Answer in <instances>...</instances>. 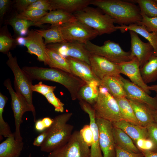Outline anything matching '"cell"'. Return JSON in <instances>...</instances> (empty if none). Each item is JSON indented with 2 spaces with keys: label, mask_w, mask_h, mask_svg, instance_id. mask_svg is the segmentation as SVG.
<instances>
[{
  "label": "cell",
  "mask_w": 157,
  "mask_h": 157,
  "mask_svg": "<svg viewBox=\"0 0 157 157\" xmlns=\"http://www.w3.org/2000/svg\"><path fill=\"white\" fill-rule=\"evenodd\" d=\"M91 4L97 7L120 26L138 24L142 19L138 6L130 1L92 0Z\"/></svg>",
  "instance_id": "obj_1"
},
{
  "label": "cell",
  "mask_w": 157,
  "mask_h": 157,
  "mask_svg": "<svg viewBox=\"0 0 157 157\" xmlns=\"http://www.w3.org/2000/svg\"><path fill=\"white\" fill-rule=\"evenodd\" d=\"M72 115V113H66L53 119L52 124L46 129L47 134L40 147L41 151L50 153L68 141L73 133L74 127L67 122Z\"/></svg>",
  "instance_id": "obj_2"
},
{
  "label": "cell",
  "mask_w": 157,
  "mask_h": 157,
  "mask_svg": "<svg viewBox=\"0 0 157 157\" xmlns=\"http://www.w3.org/2000/svg\"><path fill=\"white\" fill-rule=\"evenodd\" d=\"M73 14L77 20L95 30L99 35L117 30L112 18L99 8L88 6Z\"/></svg>",
  "instance_id": "obj_3"
},
{
  "label": "cell",
  "mask_w": 157,
  "mask_h": 157,
  "mask_svg": "<svg viewBox=\"0 0 157 157\" xmlns=\"http://www.w3.org/2000/svg\"><path fill=\"white\" fill-rule=\"evenodd\" d=\"M8 60L6 64L13 72L14 76V86L15 92L22 96L31 107L35 123L36 112L32 101L33 92L31 89L32 80L19 67L16 56H13L10 52L6 54Z\"/></svg>",
  "instance_id": "obj_4"
},
{
  "label": "cell",
  "mask_w": 157,
  "mask_h": 157,
  "mask_svg": "<svg viewBox=\"0 0 157 157\" xmlns=\"http://www.w3.org/2000/svg\"><path fill=\"white\" fill-rule=\"evenodd\" d=\"M99 94L92 106L95 118H100L112 123L124 120L115 99L102 85L99 87Z\"/></svg>",
  "instance_id": "obj_5"
},
{
  "label": "cell",
  "mask_w": 157,
  "mask_h": 157,
  "mask_svg": "<svg viewBox=\"0 0 157 157\" xmlns=\"http://www.w3.org/2000/svg\"><path fill=\"white\" fill-rule=\"evenodd\" d=\"M84 45L90 53L103 57L116 63L131 60L130 51H125L119 43L110 40L106 41L101 46L95 44L90 41Z\"/></svg>",
  "instance_id": "obj_6"
},
{
  "label": "cell",
  "mask_w": 157,
  "mask_h": 157,
  "mask_svg": "<svg viewBox=\"0 0 157 157\" xmlns=\"http://www.w3.org/2000/svg\"><path fill=\"white\" fill-rule=\"evenodd\" d=\"M90 149L84 142L79 131L73 132L64 144L49 153L48 157H90Z\"/></svg>",
  "instance_id": "obj_7"
},
{
  "label": "cell",
  "mask_w": 157,
  "mask_h": 157,
  "mask_svg": "<svg viewBox=\"0 0 157 157\" xmlns=\"http://www.w3.org/2000/svg\"><path fill=\"white\" fill-rule=\"evenodd\" d=\"M60 26L64 39L67 42L85 44L98 35L95 30L77 20Z\"/></svg>",
  "instance_id": "obj_8"
},
{
  "label": "cell",
  "mask_w": 157,
  "mask_h": 157,
  "mask_svg": "<svg viewBox=\"0 0 157 157\" xmlns=\"http://www.w3.org/2000/svg\"><path fill=\"white\" fill-rule=\"evenodd\" d=\"M3 85L8 90L11 96V105L15 122L14 134L15 139L17 140L22 141L23 138L20 133V126L23 122V116L26 112H32V109L26 99L13 89L9 78H7L4 81Z\"/></svg>",
  "instance_id": "obj_9"
},
{
  "label": "cell",
  "mask_w": 157,
  "mask_h": 157,
  "mask_svg": "<svg viewBox=\"0 0 157 157\" xmlns=\"http://www.w3.org/2000/svg\"><path fill=\"white\" fill-rule=\"evenodd\" d=\"M99 132V143L103 157H115L116 149L113 133L112 123L96 118Z\"/></svg>",
  "instance_id": "obj_10"
},
{
  "label": "cell",
  "mask_w": 157,
  "mask_h": 157,
  "mask_svg": "<svg viewBox=\"0 0 157 157\" xmlns=\"http://www.w3.org/2000/svg\"><path fill=\"white\" fill-rule=\"evenodd\" d=\"M47 48L58 52L63 56L78 59L90 65V53L84 44L77 42H65L46 45Z\"/></svg>",
  "instance_id": "obj_11"
},
{
  "label": "cell",
  "mask_w": 157,
  "mask_h": 157,
  "mask_svg": "<svg viewBox=\"0 0 157 157\" xmlns=\"http://www.w3.org/2000/svg\"><path fill=\"white\" fill-rule=\"evenodd\" d=\"M90 65L95 76L101 80L108 76H119L120 72L117 63L103 57L90 53Z\"/></svg>",
  "instance_id": "obj_12"
},
{
  "label": "cell",
  "mask_w": 157,
  "mask_h": 157,
  "mask_svg": "<svg viewBox=\"0 0 157 157\" xmlns=\"http://www.w3.org/2000/svg\"><path fill=\"white\" fill-rule=\"evenodd\" d=\"M129 31L131 39L130 57L131 60L134 57L136 58L141 68L154 54V49L148 42H143L137 33L133 31Z\"/></svg>",
  "instance_id": "obj_13"
},
{
  "label": "cell",
  "mask_w": 157,
  "mask_h": 157,
  "mask_svg": "<svg viewBox=\"0 0 157 157\" xmlns=\"http://www.w3.org/2000/svg\"><path fill=\"white\" fill-rule=\"evenodd\" d=\"M43 37L35 30L28 31L25 37L26 42L25 46L27 52L31 54H34L40 62H43L45 65H48L49 60L46 51V46Z\"/></svg>",
  "instance_id": "obj_14"
},
{
  "label": "cell",
  "mask_w": 157,
  "mask_h": 157,
  "mask_svg": "<svg viewBox=\"0 0 157 157\" xmlns=\"http://www.w3.org/2000/svg\"><path fill=\"white\" fill-rule=\"evenodd\" d=\"M119 78L124 86L126 98L143 103L154 110H157L156 97L150 96L140 88L121 75Z\"/></svg>",
  "instance_id": "obj_15"
},
{
  "label": "cell",
  "mask_w": 157,
  "mask_h": 157,
  "mask_svg": "<svg viewBox=\"0 0 157 157\" xmlns=\"http://www.w3.org/2000/svg\"><path fill=\"white\" fill-rule=\"evenodd\" d=\"M120 74L128 77L131 82L137 85L148 94L150 93L148 86L145 84L141 75L140 64L137 59L133 58L130 60L117 63Z\"/></svg>",
  "instance_id": "obj_16"
},
{
  "label": "cell",
  "mask_w": 157,
  "mask_h": 157,
  "mask_svg": "<svg viewBox=\"0 0 157 157\" xmlns=\"http://www.w3.org/2000/svg\"><path fill=\"white\" fill-rule=\"evenodd\" d=\"M69 63L72 73L79 77L86 83L96 82L100 84L101 80L93 72L90 65L82 60L70 57H66Z\"/></svg>",
  "instance_id": "obj_17"
},
{
  "label": "cell",
  "mask_w": 157,
  "mask_h": 157,
  "mask_svg": "<svg viewBox=\"0 0 157 157\" xmlns=\"http://www.w3.org/2000/svg\"><path fill=\"white\" fill-rule=\"evenodd\" d=\"M79 101L82 109L88 115L90 121L89 125L93 134V141L90 149V157H103L99 143V130L96 122L94 110L88 103L82 100Z\"/></svg>",
  "instance_id": "obj_18"
},
{
  "label": "cell",
  "mask_w": 157,
  "mask_h": 157,
  "mask_svg": "<svg viewBox=\"0 0 157 157\" xmlns=\"http://www.w3.org/2000/svg\"><path fill=\"white\" fill-rule=\"evenodd\" d=\"M76 20L73 14L62 10H55L48 12L36 24L40 27L43 26V24H49L52 27L61 26Z\"/></svg>",
  "instance_id": "obj_19"
},
{
  "label": "cell",
  "mask_w": 157,
  "mask_h": 157,
  "mask_svg": "<svg viewBox=\"0 0 157 157\" xmlns=\"http://www.w3.org/2000/svg\"><path fill=\"white\" fill-rule=\"evenodd\" d=\"M92 0H49L52 10H62L74 14L91 5Z\"/></svg>",
  "instance_id": "obj_20"
},
{
  "label": "cell",
  "mask_w": 157,
  "mask_h": 157,
  "mask_svg": "<svg viewBox=\"0 0 157 157\" xmlns=\"http://www.w3.org/2000/svg\"><path fill=\"white\" fill-rule=\"evenodd\" d=\"M129 100L135 117L141 126L146 127L150 123L154 122V110L143 103L135 100Z\"/></svg>",
  "instance_id": "obj_21"
},
{
  "label": "cell",
  "mask_w": 157,
  "mask_h": 157,
  "mask_svg": "<svg viewBox=\"0 0 157 157\" xmlns=\"http://www.w3.org/2000/svg\"><path fill=\"white\" fill-rule=\"evenodd\" d=\"M22 141L15 138L14 133L0 144V157H19L24 146Z\"/></svg>",
  "instance_id": "obj_22"
},
{
  "label": "cell",
  "mask_w": 157,
  "mask_h": 157,
  "mask_svg": "<svg viewBox=\"0 0 157 157\" xmlns=\"http://www.w3.org/2000/svg\"><path fill=\"white\" fill-rule=\"evenodd\" d=\"M116 28L122 33L127 31H131L140 35L147 40L152 45L154 49V54L157 55V33L150 32L145 26L138 24L116 26Z\"/></svg>",
  "instance_id": "obj_23"
},
{
  "label": "cell",
  "mask_w": 157,
  "mask_h": 157,
  "mask_svg": "<svg viewBox=\"0 0 157 157\" xmlns=\"http://www.w3.org/2000/svg\"><path fill=\"white\" fill-rule=\"evenodd\" d=\"M6 23L12 27L16 37L27 35L30 26H38L35 23L27 20L16 11L6 20Z\"/></svg>",
  "instance_id": "obj_24"
},
{
  "label": "cell",
  "mask_w": 157,
  "mask_h": 157,
  "mask_svg": "<svg viewBox=\"0 0 157 157\" xmlns=\"http://www.w3.org/2000/svg\"><path fill=\"white\" fill-rule=\"evenodd\" d=\"M112 123L113 126L121 129L126 133L134 143L139 139L148 138L146 127L134 125L124 120Z\"/></svg>",
  "instance_id": "obj_25"
},
{
  "label": "cell",
  "mask_w": 157,
  "mask_h": 157,
  "mask_svg": "<svg viewBox=\"0 0 157 157\" xmlns=\"http://www.w3.org/2000/svg\"><path fill=\"white\" fill-rule=\"evenodd\" d=\"M113 133L116 146L131 152H141L131 138L122 130L113 126Z\"/></svg>",
  "instance_id": "obj_26"
},
{
  "label": "cell",
  "mask_w": 157,
  "mask_h": 157,
  "mask_svg": "<svg viewBox=\"0 0 157 157\" xmlns=\"http://www.w3.org/2000/svg\"><path fill=\"white\" fill-rule=\"evenodd\" d=\"M120 76H106L101 81V85L105 88L110 94L115 98L126 97Z\"/></svg>",
  "instance_id": "obj_27"
},
{
  "label": "cell",
  "mask_w": 157,
  "mask_h": 157,
  "mask_svg": "<svg viewBox=\"0 0 157 157\" xmlns=\"http://www.w3.org/2000/svg\"><path fill=\"white\" fill-rule=\"evenodd\" d=\"M100 85V84L96 82L86 83L79 90L77 99L86 102L92 107L99 96Z\"/></svg>",
  "instance_id": "obj_28"
},
{
  "label": "cell",
  "mask_w": 157,
  "mask_h": 157,
  "mask_svg": "<svg viewBox=\"0 0 157 157\" xmlns=\"http://www.w3.org/2000/svg\"><path fill=\"white\" fill-rule=\"evenodd\" d=\"M140 71L145 84L156 81L157 79V55L153 54L148 61L140 68Z\"/></svg>",
  "instance_id": "obj_29"
},
{
  "label": "cell",
  "mask_w": 157,
  "mask_h": 157,
  "mask_svg": "<svg viewBox=\"0 0 157 157\" xmlns=\"http://www.w3.org/2000/svg\"><path fill=\"white\" fill-rule=\"evenodd\" d=\"M46 51L49 60L48 65L50 68L72 73L69 63L66 58L56 51L50 49L46 48Z\"/></svg>",
  "instance_id": "obj_30"
},
{
  "label": "cell",
  "mask_w": 157,
  "mask_h": 157,
  "mask_svg": "<svg viewBox=\"0 0 157 157\" xmlns=\"http://www.w3.org/2000/svg\"><path fill=\"white\" fill-rule=\"evenodd\" d=\"M35 30L44 39L45 44L67 42L64 39L60 26H52L47 30Z\"/></svg>",
  "instance_id": "obj_31"
},
{
  "label": "cell",
  "mask_w": 157,
  "mask_h": 157,
  "mask_svg": "<svg viewBox=\"0 0 157 157\" xmlns=\"http://www.w3.org/2000/svg\"><path fill=\"white\" fill-rule=\"evenodd\" d=\"M115 99L124 120L133 124L141 126L135 117L129 100L125 97Z\"/></svg>",
  "instance_id": "obj_32"
},
{
  "label": "cell",
  "mask_w": 157,
  "mask_h": 157,
  "mask_svg": "<svg viewBox=\"0 0 157 157\" xmlns=\"http://www.w3.org/2000/svg\"><path fill=\"white\" fill-rule=\"evenodd\" d=\"M15 39L13 38L8 31L7 25L1 27L0 30V51L7 54L17 45Z\"/></svg>",
  "instance_id": "obj_33"
},
{
  "label": "cell",
  "mask_w": 157,
  "mask_h": 157,
  "mask_svg": "<svg viewBox=\"0 0 157 157\" xmlns=\"http://www.w3.org/2000/svg\"><path fill=\"white\" fill-rule=\"evenodd\" d=\"M138 4L141 13L150 17H157V3L152 0L130 1Z\"/></svg>",
  "instance_id": "obj_34"
},
{
  "label": "cell",
  "mask_w": 157,
  "mask_h": 157,
  "mask_svg": "<svg viewBox=\"0 0 157 157\" xmlns=\"http://www.w3.org/2000/svg\"><path fill=\"white\" fill-rule=\"evenodd\" d=\"M8 99V98L0 92V137L7 138L12 133L8 124L4 120L3 113L4 108Z\"/></svg>",
  "instance_id": "obj_35"
},
{
  "label": "cell",
  "mask_w": 157,
  "mask_h": 157,
  "mask_svg": "<svg viewBox=\"0 0 157 157\" xmlns=\"http://www.w3.org/2000/svg\"><path fill=\"white\" fill-rule=\"evenodd\" d=\"M48 13L43 10H26L19 14L27 20L36 23Z\"/></svg>",
  "instance_id": "obj_36"
},
{
  "label": "cell",
  "mask_w": 157,
  "mask_h": 157,
  "mask_svg": "<svg viewBox=\"0 0 157 157\" xmlns=\"http://www.w3.org/2000/svg\"><path fill=\"white\" fill-rule=\"evenodd\" d=\"M141 15L142 19L138 24L145 26L150 32L157 33V17H150L143 14Z\"/></svg>",
  "instance_id": "obj_37"
},
{
  "label": "cell",
  "mask_w": 157,
  "mask_h": 157,
  "mask_svg": "<svg viewBox=\"0 0 157 157\" xmlns=\"http://www.w3.org/2000/svg\"><path fill=\"white\" fill-rule=\"evenodd\" d=\"M44 96L48 102L54 106L55 111L61 113L63 112L64 104L56 97L53 92L49 93Z\"/></svg>",
  "instance_id": "obj_38"
},
{
  "label": "cell",
  "mask_w": 157,
  "mask_h": 157,
  "mask_svg": "<svg viewBox=\"0 0 157 157\" xmlns=\"http://www.w3.org/2000/svg\"><path fill=\"white\" fill-rule=\"evenodd\" d=\"M80 135L84 142L90 147L93 143V133L90 125H85L79 131Z\"/></svg>",
  "instance_id": "obj_39"
},
{
  "label": "cell",
  "mask_w": 157,
  "mask_h": 157,
  "mask_svg": "<svg viewBox=\"0 0 157 157\" xmlns=\"http://www.w3.org/2000/svg\"><path fill=\"white\" fill-rule=\"evenodd\" d=\"M38 10L47 11L52 10L49 0H37L31 4L26 10Z\"/></svg>",
  "instance_id": "obj_40"
},
{
  "label": "cell",
  "mask_w": 157,
  "mask_h": 157,
  "mask_svg": "<svg viewBox=\"0 0 157 157\" xmlns=\"http://www.w3.org/2000/svg\"><path fill=\"white\" fill-rule=\"evenodd\" d=\"M55 86H49L44 84L41 81L37 84L33 85L31 89L33 92L39 93L45 96L49 93L53 92L56 88Z\"/></svg>",
  "instance_id": "obj_41"
},
{
  "label": "cell",
  "mask_w": 157,
  "mask_h": 157,
  "mask_svg": "<svg viewBox=\"0 0 157 157\" xmlns=\"http://www.w3.org/2000/svg\"><path fill=\"white\" fill-rule=\"evenodd\" d=\"M146 127L148 133V138L154 142L155 147V152H157V123L152 122Z\"/></svg>",
  "instance_id": "obj_42"
},
{
  "label": "cell",
  "mask_w": 157,
  "mask_h": 157,
  "mask_svg": "<svg viewBox=\"0 0 157 157\" xmlns=\"http://www.w3.org/2000/svg\"><path fill=\"white\" fill-rule=\"evenodd\" d=\"M37 0H16L14 1V6L18 13H21L26 10L28 6Z\"/></svg>",
  "instance_id": "obj_43"
},
{
  "label": "cell",
  "mask_w": 157,
  "mask_h": 157,
  "mask_svg": "<svg viewBox=\"0 0 157 157\" xmlns=\"http://www.w3.org/2000/svg\"><path fill=\"white\" fill-rule=\"evenodd\" d=\"M10 0H0V22L1 24L4 16L8 12L12 3Z\"/></svg>",
  "instance_id": "obj_44"
},
{
  "label": "cell",
  "mask_w": 157,
  "mask_h": 157,
  "mask_svg": "<svg viewBox=\"0 0 157 157\" xmlns=\"http://www.w3.org/2000/svg\"><path fill=\"white\" fill-rule=\"evenodd\" d=\"M115 157H144L141 153H136L131 152L116 146Z\"/></svg>",
  "instance_id": "obj_45"
},
{
  "label": "cell",
  "mask_w": 157,
  "mask_h": 157,
  "mask_svg": "<svg viewBox=\"0 0 157 157\" xmlns=\"http://www.w3.org/2000/svg\"><path fill=\"white\" fill-rule=\"evenodd\" d=\"M149 150L155 152V147L153 142L148 138H144L142 149L139 150Z\"/></svg>",
  "instance_id": "obj_46"
},
{
  "label": "cell",
  "mask_w": 157,
  "mask_h": 157,
  "mask_svg": "<svg viewBox=\"0 0 157 157\" xmlns=\"http://www.w3.org/2000/svg\"><path fill=\"white\" fill-rule=\"evenodd\" d=\"M47 134L46 129L41 132L34 139L33 142V144L37 147H40L44 141Z\"/></svg>",
  "instance_id": "obj_47"
},
{
  "label": "cell",
  "mask_w": 157,
  "mask_h": 157,
  "mask_svg": "<svg viewBox=\"0 0 157 157\" xmlns=\"http://www.w3.org/2000/svg\"><path fill=\"white\" fill-rule=\"evenodd\" d=\"M35 128L37 131L41 132L46 129L42 119H39L36 121L35 124Z\"/></svg>",
  "instance_id": "obj_48"
},
{
  "label": "cell",
  "mask_w": 157,
  "mask_h": 157,
  "mask_svg": "<svg viewBox=\"0 0 157 157\" xmlns=\"http://www.w3.org/2000/svg\"><path fill=\"white\" fill-rule=\"evenodd\" d=\"M140 150L143 154L144 157H157L156 152L142 149Z\"/></svg>",
  "instance_id": "obj_49"
},
{
  "label": "cell",
  "mask_w": 157,
  "mask_h": 157,
  "mask_svg": "<svg viewBox=\"0 0 157 157\" xmlns=\"http://www.w3.org/2000/svg\"><path fill=\"white\" fill-rule=\"evenodd\" d=\"M42 120L46 129L49 128L53 122V119L48 117H44L42 119Z\"/></svg>",
  "instance_id": "obj_50"
},
{
  "label": "cell",
  "mask_w": 157,
  "mask_h": 157,
  "mask_svg": "<svg viewBox=\"0 0 157 157\" xmlns=\"http://www.w3.org/2000/svg\"><path fill=\"white\" fill-rule=\"evenodd\" d=\"M15 40L17 45L25 46L26 42L25 37L18 36L16 37Z\"/></svg>",
  "instance_id": "obj_51"
},
{
  "label": "cell",
  "mask_w": 157,
  "mask_h": 157,
  "mask_svg": "<svg viewBox=\"0 0 157 157\" xmlns=\"http://www.w3.org/2000/svg\"><path fill=\"white\" fill-rule=\"evenodd\" d=\"M148 89L150 91H154L156 94V97H157V84L149 86Z\"/></svg>",
  "instance_id": "obj_52"
},
{
  "label": "cell",
  "mask_w": 157,
  "mask_h": 157,
  "mask_svg": "<svg viewBox=\"0 0 157 157\" xmlns=\"http://www.w3.org/2000/svg\"><path fill=\"white\" fill-rule=\"evenodd\" d=\"M154 122L157 123V110H155L154 113Z\"/></svg>",
  "instance_id": "obj_53"
},
{
  "label": "cell",
  "mask_w": 157,
  "mask_h": 157,
  "mask_svg": "<svg viewBox=\"0 0 157 157\" xmlns=\"http://www.w3.org/2000/svg\"><path fill=\"white\" fill-rule=\"evenodd\" d=\"M28 157H31V153L29 154Z\"/></svg>",
  "instance_id": "obj_54"
}]
</instances>
